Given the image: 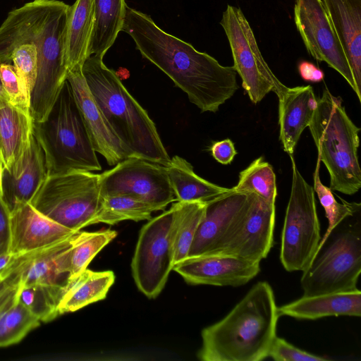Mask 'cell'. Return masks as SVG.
I'll return each instance as SVG.
<instances>
[{"label": "cell", "mask_w": 361, "mask_h": 361, "mask_svg": "<svg viewBox=\"0 0 361 361\" xmlns=\"http://www.w3.org/2000/svg\"><path fill=\"white\" fill-rule=\"evenodd\" d=\"M123 31L142 56L168 75L202 112H216L238 89L233 66L161 29L152 18L126 6Z\"/></svg>", "instance_id": "1"}, {"label": "cell", "mask_w": 361, "mask_h": 361, "mask_svg": "<svg viewBox=\"0 0 361 361\" xmlns=\"http://www.w3.org/2000/svg\"><path fill=\"white\" fill-rule=\"evenodd\" d=\"M271 286L255 283L218 322L202 329V361H260L269 357L279 317Z\"/></svg>", "instance_id": "2"}, {"label": "cell", "mask_w": 361, "mask_h": 361, "mask_svg": "<svg viewBox=\"0 0 361 361\" xmlns=\"http://www.w3.org/2000/svg\"><path fill=\"white\" fill-rule=\"evenodd\" d=\"M82 72L107 123L132 157L167 166L171 158L156 126L103 58L90 55Z\"/></svg>", "instance_id": "3"}, {"label": "cell", "mask_w": 361, "mask_h": 361, "mask_svg": "<svg viewBox=\"0 0 361 361\" xmlns=\"http://www.w3.org/2000/svg\"><path fill=\"white\" fill-rule=\"evenodd\" d=\"M308 127L317 159L329 173V188L345 195L356 193L361 187L357 155L360 129L347 114L342 99L324 88Z\"/></svg>", "instance_id": "4"}, {"label": "cell", "mask_w": 361, "mask_h": 361, "mask_svg": "<svg viewBox=\"0 0 361 361\" xmlns=\"http://www.w3.org/2000/svg\"><path fill=\"white\" fill-rule=\"evenodd\" d=\"M33 135L44 152L48 174L72 170L101 171L67 79L47 118L33 122Z\"/></svg>", "instance_id": "5"}, {"label": "cell", "mask_w": 361, "mask_h": 361, "mask_svg": "<svg viewBox=\"0 0 361 361\" xmlns=\"http://www.w3.org/2000/svg\"><path fill=\"white\" fill-rule=\"evenodd\" d=\"M361 272V228L360 221L344 219L317 250L310 265L302 271L300 285L303 295L357 290Z\"/></svg>", "instance_id": "6"}, {"label": "cell", "mask_w": 361, "mask_h": 361, "mask_svg": "<svg viewBox=\"0 0 361 361\" xmlns=\"http://www.w3.org/2000/svg\"><path fill=\"white\" fill-rule=\"evenodd\" d=\"M99 174L83 170L49 173L30 204L73 231L94 224L101 202Z\"/></svg>", "instance_id": "7"}, {"label": "cell", "mask_w": 361, "mask_h": 361, "mask_svg": "<svg viewBox=\"0 0 361 361\" xmlns=\"http://www.w3.org/2000/svg\"><path fill=\"white\" fill-rule=\"evenodd\" d=\"M292 184L281 233L280 260L288 271H304L321 240L320 225L313 187L302 177L294 158Z\"/></svg>", "instance_id": "8"}, {"label": "cell", "mask_w": 361, "mask_h": 361, "mask_svg": "<svg viewBox=\"0 0 361 361\" xmlns=\"http://www.w3.org/2000/svg\"><path fill=\"white\" fill-rule=\"evenodd\" d=\"M228 38L233 68L251 102L257 104L270 92L279 97L288 88L272 72L258 47L255 34L243 11L228 5L220 21Z\"/></svg>", "instance_id": "9"}, {"label": "cell", "mask_w": 361, "mask_h": 361, "mask_svg": "<svg viewBox=\"0 0 361 361\" xmlns=\"http://www.w3.org/2000/svg\"><path fill=\"white\" fill-rule=\"evenodd\" d=\"M69 8V5L62 3L37 47V77L30 92V112L33 122L47 118L67 79L66 35Z\"/></svg>", "instance_id": "10"}, {"label": "cell", "mask_w": 361, "mask_h": 361, "mask_svg": "<svg viewBox=\"0 0 361 361\" xmlns=\"http://www.w3.org/2000/svg\"><path fill=\"white\" fill-rule=\"evenodd\" d=\"M172 210L152 218L140 229L131 262L132 275L139 290L156 298L173 270L170 240Z\"/></svg>", "instance_id": "11"}, {"label": "cell", "mask_w": 361, "mask_h": 361, "mask_svg": "<svg viewBox=\"0 0 361 361\" xmlns=\"http://www.w3.org/2000/svg\"><path fill=\"white\" fill-rule=\"evenodd\" d=\"M102 196L126 195L164 210L176 197L166 166L136 157H128L99 174Z\"/></svg>", "instance_id": "12"}, {"label": "cell", "mask_w": 361, "mask_h": 361, "mask_svg": "<svg viewBox=\"0 0 361 361\" xmlns=\"http://www.w3.org/2000/svg\"><path fill=\"white\" fill-rule=\"evenodd\" d=\"M78 231L55 243L18 255L1 271L0 283L17 289L32 285L49 286L63 294L71 279V252Z\"/></svg>", "instance_id": "13"}, {"label": "cell", "mask_w": 361, "mask_h": 361, "mask_svg": "<svg viewBox=\"0 0 361 361\" xmlns=\"http://www.w3.org/2000/svg\"><path fill=\"white\" fill-rule=\"evenodd\" d=\"M294 21L309 54L336 71L356 93L353 73L322 0H295Z\"/></svg>", "instance_id": "14"}, {"label": "cell", "mask_w": 361, "mask_h": 361, "mask_svg": "<svg viewBox=\"0 0 361 361\" xmlns=\"http://www.w3.org/2000/svg\"><path fill=\"white\" fill-rule=\"evenodd\" d=\"M275 216V204L252 193L247 209L214 255L260 262L267 257L273 245Z\"/></svg>", "instance_id": "15"}, {"label": "cell", "mask_w": 361, "mask_h": 361, "mask_svg": "<svg viewBox=\"0 0 361 361\" xmlns=\"http://www.w3.org/2000/svg\"><path fill=\"white\" fill-rule=\"evenodd\" d=\"M252 193L230 191L206 203L204 214L195 235L188 257L214 255L228 232L247 209Z\"/></svg>", "instance_id": "16"}, {"label": "cell", "mask_w": 361, "mask_h": 361, "mask_svg": "<svg viewBox=\"0 0 361 361\" xmlns=\"http://www.w3.org/2000/svg\"><path fill=\"white\" fill-rule=\"evenodd\" d=\"M173 270L190 285L238 287L245 285L260 271V262L226 255L186 257Z\"/></svg>", "instance_id": "17"}, {"label": "cell", "mask_w": 361, "mask_h": 361, "mask_svg": "<svg viewBox=\"0 0 361 361\" xmlns=\"http://www.w3.org/2000/svg\"><path fill=\"white\" fill-rule=\"evenodd\" d=\"M82 66L68 71L67 80L88 130L93 148L110 166L132 157L111 130L97 106L82 72Z\"/></svg>", "instance_id": "18"}, {"label": "cell", "mask_w": 361, "mask_h": 361, "mask_svg": "<svg viewBox=\"0 0 361 361\" xmlns=\"http://www.w3.org/2000/svg\"><path fill=\"white\" fill-rule=\"evenodd\" d=\"M8 252L21 255L63 240L76 231L46 217L30 202L10 209Z\"/></svg>", "instance_id": "19"}, {"label": "cell", "mask_w": 361, "mask_h": 361, "mask_svg": "<svg viewBox=\"0 0 361 361\" xmlns=\"http://www.w3.org/2000/svg\"><path fill=\"white\" fill-rule=\"evenodd\" d=\"M61 3L58 0H34L10 11L0 26V63H10L14 49L35 41Z\"/></svg>", "instance_id": "20"}, {"label": "cell", "mask_w": 361, "mask_h": 361, "mask_svg": "<svg viewBox=\"0 0 361 361\" xmlns=\"http://www.w3.org/2000/svg\"><path fill=\"white\" fill-rule=\"evenodd\" d=\"M48 174L44 152L35 135L21 158L3 175L4 200L9 209L30 202Z\"/></svg>", "instance_id": "21"}, {"label": "cell", "mask_w": 361, "mask_h": 361, "mask_svg": "<svg viewBox=\"0 0 361 361\" xmlns=\"http://www.w3.org/2000/svg\"><path fill=\"white\" fill-rule=\"evenodd\" d=\"M349 63L361 102V0H322Z\"/></svg>", "instance_id": "22"}, {"label": "cell", "mask_w": 361, "mask_h": 361, "mask_svg": "<svg viewBox=\"0 0 361 361\" xmlns=\"http://www.w3.org/2000/svg\"><path fill=\"white\" fill-rule=\"evenodd\" d=\"M278 98L279 139L292 158L302 133L311 122L317 99L311 85L288 87Z\"/></svg>", "instance_id": "23"}, {"label": "cell", "mask_w": 361, "mask_h": 361, "mask_svg": "<svg viewBox=\"0 0 361 361\" xmlns=\"http://www.w3.org/2000/svg\"><path fill=\"white\" fill-rule=\"evenodd\" d=\"M279 316L298 319H317L331 316H361V292L352 291L303 295L278 307Z\"/></svg>", "instance_id": "24"}, {"label": "cell", "mask_w": 361, "mask_h": 361, "mask_svg": "<svg viewBox=\"0 0 361 361\" xmlns=\"http://www.w3.org/2000/svg\"><path fill=\"white\" fill-rule=\"evenodd\" d=\"M114 281L112 271H94L86 269L69 280L58 305L59 314L75 312L104 300Z\"/></svg>", "instance_id": "25"}, {"label": "cell", "mask_w": 361, "mask_h": 361, "mask_svg": "<svg viewBox=\"0 0 361 361\" xmlns=\"http://www.w3.org/2000/svg\"><path fill=\"white\" fill-rule=\"evenodd\" d=\"M93 25V0H76L70 6L66 35V60L68 71L82 66L90 56Z\"/></svg>", "instance_id": "26"}, {"label": "cell", "mask_w": 361, "mask_h": 361, "mask_svg": "<svg viewBox=\"0 0 361 361\" xmlns=\"http://www.w3.org/2000/svg\"><path fill=\"white\" fill-rule=\"evenodd\" d=\"M33 133L30 116L11 106L0 105V148L5 171H9L26 150Z\"/></svg>", "instance_id": "27"}, {"label": "cell", "mask_w": 361, "mask_h": 361, "mask_svg": "<svg viewBox=\"0 0 361 361\" xmlns=\"http://www.w3.org/2000/svg\"><path fill=\"white\" fill-rule=\"evenodd\" d=\"M166 169L177 202L207 203L231 190L197 176L191 164L179 156L173 157Z\"/></svg>", "instance_id": "28"}, {"label": "cell", "mask_w": 361, "mask_h": 361, "mask_svg": "<svg viewBox=\"0 0 361 361\" xmlns=\"http://www.w3.org/2000/svg\"><path fill=\"white\" fill-rule=\"evenodd\" d=\"M125 0H93L94 25L90 56L104 57L122 30L126 16Z\"/></svg>", "instance_id": "29"}, {"label": "cell", "mask_w": 361, "mask_h": 361, "mask_svg": "<svg viewBox=\"0 0 361 361\" xmlns=\"http://www.w3.org/2000/svg\"><path fill=\"white\" fill-rule=\"evenodd\" d=\"M206 203L177 202L172 204L170 240L173 265L188 257V252L202 221Z\"/></svg>", "instance_id": "30"}, {"label": "cell", "mask_w": 361, "mask_h": 361, "mask_svg": "<svg viewBox=\"0 0 361 361\" xmlns=\"http://www.w3.org/2000/svg\"><path fill=\"white\" fill-rule=\"evenodd\" d=\"M153 212L155 211L152 206L130 195L102 196L94 224L114 225L125 220H149Z\"/></svg>", "instance_id": "31"}, {"label": "cell", "mask_w": 361, "mask_h": 361, "mask_svg": "<svg viewBox=\"0 0 361 361\" xmlns=\"http://www.w3.org/2000/svg\"><path fill=\"white\" fill-rule=\"evenodd\" d=\"M233 189L238 192L254 193L275 204L277 188L276 175L271 165L262 157L255 159L240 172L238 182Z\"/></svg>", "instance_id": "32"}, {"label": "cell", "mask_w": 361, "mask_h": 361, "mask_svg": "<svg viewBox=\"0 0 361 361\" xmlns=\"http://www.w3.org/2000/svg\"><path fill=\"white\" fill-rule=\"evenodd\" d=\"M117 235L110 228L86 232L79 231L75 237L71 258V279L87 269L93 258Z\"/></svg>", "instance_id": "33"}, {"label": "cell", "mask_w": 361, "mask_h": 361, "mask_svg": "<svg viewBox=\"0 0 361 361\" xmlns=\"http://www.w3.org/2000/svg\"><path fill=\"white\" fill-rule=\"evenodd\" d=\"M320 163V161L317 159L316 169L313 174V189L317 193L322 206L324 209L329 225L324 235L321 238L317 250L322 246L331 232L339 224L348 216L355 215L360 209V203L348 202L341 197V203L336 201L332 192V190L324 185L320 180L319 173Z\"/></svg>", "instance_id": "34"}, {"label": "cell", "mask_w": 361, "mask_h": 361, "mask_svg": "<svg viewBox=\"0 0 361 361\" xmlns=\"http://www.w3.org/2000/svg\"><path fill=\"white\" fill-rule=\"evenodd\" d=\"M17 293L20 301L40 322H50L59 315L57 307L63 295L61 290L32 285L17 289Z\"/></svg>", "instance_id": "35"}, {"label": "cell", "mask_w": 361, "mask_h": 361, "mask_svg": "<svg viewBox=\"0 0 361 361\" xmlns=\"http://www.w3.org/2000/svg\"><path fill=\"white\" fill-rule=\"evenodd\" d=\"M0 79L8 103L30 116V90L11 63H0Z\"/></svg>", "instance_id": "36"}, {"label": "cell", "mask_w": 361, "mask_h": 361, "mask_svg": "<svg viewBox=\"0 0 361 361\" xmlns=\"http://www.w3.org/2000/svg\"><path fill=\"white\" fill-rule=\"evenodd\" d=\"M39 324V319L20 301L16 291L6 318V326L11 344L20 342L28 332Z\"/></svg>", "instance_id": "37"}, {"label": "cell", "mask_w": 361, "mask_h": 361, "mask_svg": "<svg viewBox=\"0 0 361 361\" xmlns=\"http://www.w3.org/2000/svg\"><path fill=\"white\" fill-rule=\"evenodd\" d=\"M11 61L18 75L28 85L31 92L37 71V46L33 43H26L18 46L13 51Z\"/></svg>", "instance_id": "38"}, {"label": "cell", "mask_w": 361, "mask_h": 361, "mask_svg": "<svg viewBox=\"0 0 361 361\" xmlns=\"http://www.w3.org/2000/svg\"><path fill=\"white\" fill-rule=\"evenodd\" d=\"M269 357L276 361H326L329 360L296 348L277 336L271 344Z\"/></svg>", "instance_id": "39"}, {"label": "cell", "mask_w": 361, "mask_h": 361, "mask_svg": "<svg viewBox=\"0 0 361 361\" xmlns=\"http://www.w3.org/2000/svg\"><path fill=\"white\" fill-rule=\"evenodd\" d=\"M210 151L212 157L222 164H230L237 154L233 142L230 139L214 142Z\"/></svg>", "instance_id": "40"}, {"label": "cell", "mask_w": 361, "mask_h": 361, "mask_svg": "<svg viewBox=\"0 0 361 361\" xmlns=\"http://www.w3.org/2000/svg\"><path fill=\"white\" fill-rule=\"evenodd\" d=\"M10 209L0 197V255L8 252L10 242Z\"/></svg>", "instance_id": "41"}, {"label": "cell", "mask_w": 361, "mask_h": 361, "mask_svg": "<svg viewBox=\"0 0 361 361\" xmlns=\"http://www.w3.org/2000/svg\"><path fill=\"white\" fill-rule=\"evenodd\" d=\"M298 71L301 78L307 82H319L324 78V72L309 61L300 62L298 65Z\"/></svg>", "instance_id": "42"}, {"label": "cell", "mask_w": 361, "mask_h": 361, "mask_svg": "<svg viewBox=\"0 0 361 361\" xmlns=\"http://www.w3.org/2000/svg\"><path fill=\"white\" fill-rule=\"evenodd\" d=\"M18 255L11 252L0 255V271L7 267Z\"/></svg>", "instance_id": "43"}, {"label": "cell", "mask_w": 361, "mask_h": 361, "mask_svg": "<svg viewBox=\"0 0 361 361\" xmlns=\"http://www.w3.org/2000/svg\"><path fill=\"white\" fill-rule=\"evenodd\" d=\"M8 102L6 94L3 89L1 79H0V105Z\"/></svg>", "instance_id": "44"}, {"label": "cell", "mask_w": 361, "mask_h": 361, "mask_svg": "<svg viewBox=\"0 0 361 361\" xmlns=\"http://www.w3.org/2000/svg\"><path fill=\"white\" fill-rule=\"evenodd\" d=\"M0 152H1V148H0Z\"/></svg>", "instance_id": "45"}]
</instances>
